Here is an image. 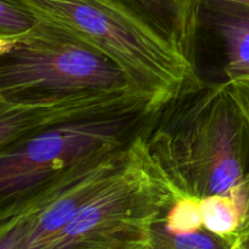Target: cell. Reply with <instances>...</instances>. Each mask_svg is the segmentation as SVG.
I'll return each mask as SVG.
<instances>
[{
	"label": "cell",
	"instance_id": "obj_15",
	"mask_svg": "<svg viewBox=\"0 0 249 249\" xmlns=\"http://www.w3.org/2000/svg\"><path fill=\"white\" fill-rule=\"evenodd\" d=\"M232 249H249V218L236 232V241Z\"/></svg>",
	"mask_w": 249,
	"mask_h": 249
},
{
	"label": "cell",
	"instance_id": "obj_14",
	"mask_svg": "<svg viewBox=\"0 0 249 249\" xmlns=\"http://www.w3.org/2000/svg\"><path fill=\"white\" fill-rule=\"evenodd\" d=\"M226 83H228L229 91L237 105L249 131V77Z\"/></svg>",
	"mask_w": 249,
	"mask_h": 249
},
{
	"label": "cell",
	"instance_id": "obj_8",
	"mask_svg": "<svg viewBox=\"0 0 249 249\" xmlns=\"http://www.w3.org/2000/svg\"><path fill=\"white\" fill-rule=\"evenodd\" d=\"M201 22L223 43L226 82L249 77V6L226 0H201Z\"/></svg>",
	"mask_w": 249,
	"mask_h": 249
},
{
	"label": "cell",
	"instance_id": "obj_5",
	"mask_svg": "<svg viewBox=\"0 0 249 249\" xmlns=\"http://www.w3.org/2000/svg\"><path fill=\"white\" fill-rule=\"evenodd\" d=\"M138 134L122 145L85 156L1 204L0 228L19 226L23 230L21 249H48L78 212L130 162Z\"/></svg>",
	"mask_w": 249,
	"mask_h": 249
},
{
	"label": "cell",
	"instance_id": "obj_16",
	"mask_svg": "<svg viewBox=\"0 0 249 249\" xmlns=\"http://www.w3.org/2000/svg\"><path fill=\"white\" fill-rule=\"evenodd\" d=\"M226 1H231V2H237V4L248 5V6H249V0H226Z\"/></svg>",
	"mask_w": 249,
	"mask_h": 249
},
{
	"label": "cell",
	"instance_id": "obj_4",
	"mask_svg": "<svg viewBox=\"0 0 249 249\" xmlns=\"http://www.w3.org/2000/svg\"><path fill=\"white\" fill-rule=\"evenodd\" d=\"M142 129L130 162L48 249H150L153 225L172 201L173 191L146 152Z\"/></svg>",
	"mask_w": 249,
	"mask_h": 249
},
{
	"label": "cell",
	"instance_id": "obj_2",
	"mask_svg": "<svg viewBox=\"0 0 249 249\" xmlns=\"http://www.w3.org/2000/svg\"><path fill=\"white\" fill-rule=\"evenodd\" d=\"M50 22L113 61L156 111L203 80L170 39L122 0H19Z\"/></svg>",
	"mask_w": 249,
	"mask_h": 249
},
{
	"label": "cell",
	"instance_id": "obj_13",
	"mask_svg": "<svg viewBox=\"0 0 249 249\" xmlns=\"http://www.w3.org/2000/svg\"><path fill=\"white\" fill-rule=\"evenodd\" d=\"M36 21L19 0H0V36H15L31 29Z\"/></svg>",
	"mask_w": 249,
	"mask_h": 249
},
{
	"label": "cell",
	"instance_id": "obj_3",
	"mask_svg": "<svg viewBox=\"0 0 249 249\" xmlns=\"http://www.w3.org/2000/svg\"><path fill=\"white\" fill-rule=\"evenodd\" d=\"M129 85L125 73L113 61L50 22L36 18L27 32L0 36V100L41 99Z\"/></svg>",
	"mask_w": 249,
	"mask_h": 249
},
{
	"label": "cell",
	"instance_id": "obj_1",
	"mask_svg": "<svg viewBox=\"0 0 249 249\" xmlns=\"http://www.w3.org/2000/svg\"><path fill=\"white\" fill-rule=\"evenodd\" d=\"M146 152L174 196H226L249 218V131L228 83L202 82L156 112Z\"/></svg>",
	"mask_w": 249,
	"mask_h": 249
},
{
	"label": "cell",
	"instance_id": "obj_12",
	"mask_svg": "<svg viewBox=\"0 0 249 249\" xmlns=\"http://www.w3.org/2000/svg\"><path fill=\"white\" fill-rule=\"evenodd\" d=\"M169 232L190 233L204 229L201 199L192 196H174L160 215Z\"/></svg>",
	"mask_w": 249,
	"mask_h": 249
},
{
	"label": "cell",
	"instance_id": "obj_6",
	"mask_svg": "<svg viewBox=\"0 0 249 249\" xmlns=\"http://www.w3.org/2000/svg\"><path fill=\"white\" fill-rule=\"evenodd\" d=\"M153 114L85 119L46 129L0 150V202L16 198L85 156L130 140Z\"/></svg>",
	"mask_w": 249,
	"mask_h": 249
},
{
	"label": "cell",
	"instance_id": "obj_9",
	"mask_svg": "<svg viewBox=\"0 0 249 249\" xmlns=\"http://www.w3.org/2000/svg\"><path fill=\"white\" fill-rule=\"evenodd\" d=\"M173 41L196 65L195 45L201 24V0H122Z\"/></svg>",
	"mask_w": 249,
	"mask_h": 249
},
{
	"label": "cell",
	"instance_id": "obj_11",
	"mask_svg": "<svg viewBox=\"0 0 249 249\" xmlns=\"http://www.w3.org/2000/svg\"><path fill=\"white\" fill-rule=\"evenodd\" d=\"M204 229L221 237H230L247 220L235 201L226 196H209L201 199Z\"/></svg>",
	"mask_w": 249,
	"mask_h": 249
},
{
	"label": "cell",
	"instance_id": "obj_7",
	"mask_svg": "<svg viewBox=\"0 0 249 249\" xmlns=\"http://www.w3.org/2000/svg\"><path fill=\"white\" fill-rule=\"evenodd\" d=\"M156 112L150 97L131 85L41 99L0 100V150L63 124L96 117Z\"/></svg>",
	"mask_w": 249,
	"mask_h": 249
},
{
	"label": "cell",
	"instance_id": "obj_10",
	"mask_svg": "<svg viewBox=\"0 0 249 249\" xmlns=\"http://www.w3.org/2000/svg\"><path fill=\"white\" fill-rule=\"evenodd\" d=\"M236 233L230 237H221L206 229L190 233L169 232L160 216L152 229L150 249H232Z\"/></svg>",
	"mask_w": 249,
	"mask_h": 249
}]
</instances>
